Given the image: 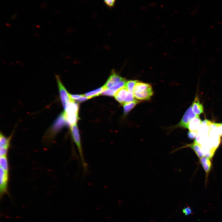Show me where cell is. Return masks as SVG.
<instances>
[{"label": "cell", "instance_id": "1", "mask_svg": "<svg viewBox=\"0 0 222 222\" xmlns=\"http://www.w3.org/2000/svg\"><path fill=\"white\" fill-rule=\"evenodd\" d=\"M133 94L137 99L148 100L153 95V92L150 84L138 81L134 87Z\"/></svg>", "mask_w": 222, "mask_h": 222}, {"label": "cell", "instance_id": "2", "mask_svg": "<svg viewBox=\"0 0 222 222\" xmlns=\"http://www.w3.org/2000/svg\"><path fill=\"white\" fill-rule=\"evenodd\" d=\"M71 130L72 138L77 146L82 167L84 171H87V165L84 159L80 134L77 125L76 124L71 126Z\"/></svg>", "mask_w": 222, "mask_h": 222}, {"label": "cell", "instance_id": "3", "mask_svg": "<svg viewBox=\"0 0 222 222\" xmlns=\"http://www.w3.org/2000/svg\"><path fill=\"white\" fill-rule=\"evenodd\" d=\"M55 76L59 90L60 100L64 109L69 103L74 101L71 98L70 94L68 93L63 85L60 76L57 74H55Z\"/></svg>", "mask_w": 222, "mask_h": 222}, {"label": "cell", "instance_id": "4", "mask_svg": "<svg viewBox=\"0 0 222 222\" xmlns=\"http://www.w3.org/2000/svg\"><path fill=\"white\" fill-rule=\"evenodd\" d=\"M9 171L0 168V196L1 199L5 195L9 196L8 183Z\"/></svg>", "mask_w": 222, "mask_h": 222}, {"label": "cell", "instance_id": "5", "mask_svg": "<svg viewBox=\"0 0 222 222\" xmlns=\"http://www.w3.org/2000/svg\"><path fill=\"white\" fill-rule=\"evenodd\" d=\"M199 117L193 111L192 105L187 110L180 122L176 125L177 127L188 128V124L193 119Z\"/></svg>", "mask_w": 222, "mask_h": 222}, {"label": "cell", "instance_id": "6", "mask_svg": "<svg viewBox=\"0 0 222 222\" xmlns=\"http://www.w3.org/2000/svg\"><path fill=\"white\" fill-rule=\"evenodd\" d=\"M123 79L114 70H113L104 85L106 89L109 88L117 84Z\"/></svg>", "mask_w": 222, "mask_h": 222}, {"label": "cell", "instance_id": "7", "mask_svg": "<svg viewBox=\"0 0 222 222\" xmlns=\"http://www.w3.org/2000/svg\"><path fill=\"white\" fill-rule=\"evenodd\" d=\"M202 123L203 122L199 117L195 118L192 119L189 123L187 129L189 131L198 133Z\"/></svg>", "mask_w": 222, "mask_h": 222}, {"label": "cell", "instance_id": "8", "mask_svg": "<svg viewBox=\"0 0 222 222\" xmlns=\"http://www.w3.org/2000/svg\"><path fill=\"white\" fill-rule=\"evenodd\" d=\"M128 91L125 86L119 89L114 95L115 99L120 104L123 105Z\"/></svg>", "mask_w": 222, "mask_h": 222}, {"label": "cell", "instance_id": "9", "mask_svg": "<svg viewBox=\"0 0 222 222\" xmlns=\"http://www.w3.org/2000/svg\"><path fill=\"white\" fill-rule=\"evenodd\" d=\"M12 137V134L7 138L3 134L0 133V148L9 150L10 146V142Z\"/></svg>", "mask_w": 222, "mask_h": 222}, {"label": "cell", "instance_id": "10", "mask_svg": "<svg viewBox=\"0 0 222 222\" xmlns=\"http://www.w3.org/2000/svg\"><path fill=\"white\" fill-rule=\"evenodd\" d=\"M192 109L193 112L196 115H199L204 111L203 106L200 103L199 99L197 96L192 104Z\"/></svg>", "mask_w": 222, "mask_h": 222}, {"label": "cell", "instance_id": "11", "mask_svg": "<svg viewBox=\"0 0 222 222\" xmlns=\"http://www.w3.org/2000/svg\"><path fill=\"white\" fill-rule=\"evenodd\" d=\"M188 146L192 149L199 158H200L204 156V154L202 152L201 146L196 140L192 144L188 145Z\"/></svg>", "mask_w": 222, "mask_h": 222}, {"label": "cell", "instance_id": "12", "mask_svg": "<svg viewBox=\"0 0 222 222\" xmlns=\"http://www.w3.org/2000/svg\"><path fill=\"white\" fill-rule=\"evenodd\" d=\"M200 162L207 175L209 172L211 166V163L209 158L207 157H202L200 158Z\"/></svg>", "mask_w": 222, "mask_h": 222}, {"label": "cell", "instance_id": "13", "mask_svg": "<svg viewBox=\"0 0 222 222\" xmlns=\"http://www.w3.org/2000/svg\"><path fill=\"white\" fill-rule=\"evenodd\" d=\"M139 102V101L135 99L133 101L123 104L124 114L125 115L127 114Z\"/></svg>", "mask_w": 222, "mask_h": 222}, {"label": "cell", "instance_id": "14", "mask_svg": "<svg viewBox=\"0 0 222 222\" xmlns=\"http://www.w3.org/2000/svg\"><path fill=\"white\" fill-rule=\"evenodd\" d=\"M106 89L105 88L104 85L96 89L85 93L84 94V95L85 96L87 97L88 99H90L94 97L98 96L100 94H101L102 92Z\"/></svg>", "mask_w": 222, "mask_h": 222}, {"label": "cell", "instance_id": "15", "mask_svg": "<svg viewBox=\"0 0 222 222\" xmlns=\"http://www.w3.org/2000/svg\"><path fill=\"white\" fill-rule=\"evenodd\" d=\"M0 168L5 171H9V166L7 156H0Z\"/></svg>", "mask_w": 222, "mask_h": 222}, {"label": "cell", "instance_id": "16", "mask_svg": "<svg viewBox=\"0 0 222 222\" xmlns=\"http://www.w3.org/2000/svg\"><path fill=\"white\" fill-rule=\"evenodd\" d=\"M138 81L137 80H129L126 81L125 87L128 91L133 93L134 87Z\"/></svg>", "mask_w": 222, "mask_h": 222}, {"label": "cell", "instance_id": "17", "mask_svg": "<svg viewBox=\"0 0 222 222\" xmlns=\"http://www.w3.org/2000/svg\"><path fill=\"white\" fill-rule=\"evenodd\" d=\"M135 98L133 93L128 91L125 99L124 104L134 101L135 100Z\"/></svg>", "mask_w": 222, "mask_h": 222}, {"label": "cell", "instance_id": "18", "mask_svg": "<svg viewBox=\"0 0 222 222\" xmlns=\"http://www.w3.org/2000/svg\"><path fill=\"white\" fill-rule=\"evenodd\" d=\"M105 4L109 7H112L114 5L116 0H104Z\"/></svg>", "mask_w": 222, "mask_h": 222}, {"label": "cell", "instance_id": "19", "mask_svg": "<svg viewBox=\"0 0 222 222\" xmlns=\"http://www.w3.org/2000/svg\"><path fill=\"white\" fill-rule=\"evenodd\" d=\"M198 133L196 132H190L189 131L187 134L188 137L190 139H194L197 137Z\"/></svg>", "mask_w": 222, "mask_h": 222}, {"label": "cell", "instance_id": "20", "mask_svg": "<svg viewBox=\"0 0 222 222\" xmlns=\"http://www.w3.org/2000/svg\"><path fill=\"white\" fill-rule=\"evenodd\" d=\"M183 212L186 215H189L192 213V211L190 207H188L185 208L183 209Z\"/></svg>", "mask_w": 222, "mask_h": 222}, {"label": "cell", "instance_id": "21", "mask_svg": "<svg viewBox=\"0 0 222 222\" xmlns=\"http://www.w3.org/2000/svg\"><path fill=\"white\" fill-rule=\"evenodd\" d=\"M70 97L72 99L75 100L78 99L84 96V94L83 95H72L70 94Z\"/></svg>", "mask_w": 222, "mask_h": 222}, {"label": "cell", "instance_id": "22", "mask_svg": "<svg viewBox=\"0 0 222 222\" xmlns=\"http://www.w3.org/2000/svg\"><path fill=\"white\" fill-rule=\"evenodd\" d=\"M89 99L87 97L84 96L81 98L77 99L76 101L78 102H82L84 101L87 99Z\"/></svg>", "mask_w": 222, "mask_h": 222}, {"label": "cell", "instance_id": "23", "mask_svg": "<svg viewBox=\"0 0 222 222\" xmlns=\"http://www.w3.org/2000/svg\"><path fill=\"white\" fill-rule=\"evenodd\" d=\"M221 136L222 137V133H221Z\"/></svg>", "mask_w": 222, "mask_h": 222}]
</instances>
